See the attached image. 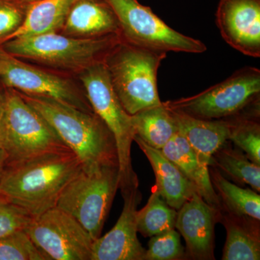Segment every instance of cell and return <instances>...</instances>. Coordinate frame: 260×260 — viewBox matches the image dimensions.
<instances>
[{
    "label": "cell",
    "mask_w": 260,
    "mask_h": 260,
    "mask_svg": "<svg viewBox=\"0 0 260 260\" xmlns=\"http://www.w3.org/2000/svg\"><path fill=\"white\" fill-rule=\"evenodd\" d=\"M81 169L71 150L9 162L0 180V196L36 218L56 207L65 186Z\"/></svg>",
    "instance_id": "obj_1"
},
{
    "label": "cell",
    "mask_w": 260,
    "mask_h": 260,
    "mask_svg": "<svg viewBox=\"0 0 260 260\" xmlns=\"http://www.w3.org/2000/svg\"><path fill=\"white\" fill-rule=\"evenodd\" d=\"M20 94L76 155L82 169L90 170L108 165L119 167L114 136L95 112H84L49 98Z\"/></svg>",
    "instance_id": "obj_2"
},
{
    "label": "cell",
    "mask_w": 260,
    "mask_h": 260,
    "mask_svg": "<svg viewBox=\"0 0 260 260\" xmlns=\"http://www.w3.org/2000/svg\"><path fill=\"white\" fill-rule=\"evenodd\" d=\"M120 41L119 34L85 39L54 32L16 38L0 47L22 60L60 70L67 75H78L92 65L104 62L108 54Z\"/></svg>",
    "instance_id": "obj_3"
},
{
    "label": "cell",
    "mask_w": 260,
    "mask_h": 260,
    "mask_svg": "<svg viewBox=\"0 0 260 260\" xmlns=\"http://www.w3.org/2000/svg\"><path fill=\"white\" fill-rule=\"evenodd\" d=\"M167 55L121 39L104 59L113 88L130 115L161 105L157 75Z\"/></svg>",
    "instance_id": "obj_4"
},
{
    "label": "cell",
    "mask_w": 260,
    "mask_h": 260,
    "mask_svg": "<svg viewBox=\"0 0 260 260\" xmlns=\"http://www.w3.org/2000/svg\"><path fill=\"white\" fill-rule=\"evenodd\" d=\"M93 112L104 121L115 140L121 190L138 186L133 170L131 147L135 136L132 115L126 112L117 97L104 62L89 67L78 75Z\"/></svg>",
    "instance_id": "obj_5"
},
{
    "label": "cell",
    "mask_w": 260,
    "mask_h": 260,
    "mask_svg": "<svg viewBox=\"0 0 260 260\" xmlns=\"http://www.w3.org/2000/svg\"><path fill=\"white\" fill-rule=\"evenodd\" d=\"M119 186L117 165L81 169L65 186L56 207L76 219L95 241L101 237Z\"/></svg>",
    "instance_id": "obj_6"
},
{
    "label": "cell",
    "mask_w": 260,
    "mask_h": 260,
    "mask_svg": "<svg viewBox=\"0 0 260 260\" xmlns=\"http://www.w3.org/2000/svg\"><path fill=\"white\" fill-rule=\"evenodd\" d=\"M6 111L2 148L8 162L70 150L40 113L14 89L5 88Z\"/></svg>",
    "instance_id": "obj_7"
},
{
    "label": "cell",
    "mask_w": 260,
    "mask_h": 260,
    "mask_svg": "<svg viewBox=\"0 0 260 260\" xmlns=\"http://www.w3.org/2000/svg\"><path fill=\"white\" fill-rule=\"evenodd\" d=\"M259 94L260 70L244 67L198 95L164 104L193 117L215 120L237 115L246 108L259 104Z\"/></svg>",
    "instance_id": "obj_8"
},
{
    "label": "cell",
    "mask_w": 260,
    "mask_h": 260,
    "mask_svg": "<svg viewBox=\"0 0 260 260\" xmlns=\"http://www.w3.org/2000/svg\"><path fill=\"white\" fill-rule=\"evenodd\" d=\"M117 17L122 40L151 50L201 54L204 43L174 30L138 0H107Z\"/></svg>",
    "instance_id": "obj_9"
},
{
    "label": "cell",
    "mask_w": 260,
    "mask_h": 260,
    "mask_svg": "<svg viewBox=\"0 0 260 260\" xmlns=\"http://www.w3.org/2000/svg\"><path fill=\"white\" fill-rule=\"evenodd\" d=\"M0 83L25 95L49 98L87 112H94L86 93L70 77L32 66L0 47Z\"/></svg>",
    "instance_id": "obj_10"
},
{
    "label": "cell",
    "mask_w": 260,
    "mask_h": 260,
    "mask_svg": "<svg viewBox=\"0 0 260 260\" xmlns=\"http://www.w3.org/2000/svg\"><path fill=\"white\" fill-rule=\"evenodd\" d=\"M47 260H90L94 240L76 219L57 207L32 219L25 229Z\"/></svg>",
    "instance_id": "obj_11"
},
{
    "label": "cell",
    "mask_w": 260,
    "mask_h": 260,
    "mask_svg": "<svg viewBox=\"0 0 260 260\" xmlns=\"http://www.w3.org/2000/svg\"><path fill=\"white\" fill-rule=\"evenodd\" d=\"M121 191L122 212L112 230L94 241L90 260H145L146 249L137 235L136 213L141 193L138 186Z\"/></svg>",
    "instance_id": "obj_12"
},
{
    "label": "cell",
    "mask_w": 260,
    "mask_h": 260,
    "mask_svg": "<svg viewBox=\"0 0 260 260\" xmlns=\"http://www.w3.org/2000/svg\"><path fill=\"white\" fill-rule=\"evenodd\" d=\"M215 15L229 46L244 55L260 57V0H220Z\"/></svg>",
    "instance_id": "obj_13"
},
{
    "label": "cell",
    "mask_w": 260,
    "mask_h": 260,
    "mask_svg": "<svg viewBox=\"0 0 260 260\" xmlns=\"http://www.w3.org/2000/svg\"><path fill=\"white\" fill-rule=\"evenodd\" d=\"M177 211L175 229L184 237L189 255L197 259H213L214 225L218 210L195 192Z\"/></svg>",
    "instance_id": "obj_14"
},
{
    "label": "cell",
    "mask_w": 260,
    "mask_h": 260,
    "mask_svg": "<svg viewBox=\"0 0 260 260\" xmlns=\"http://www.w3.org/2000/svg\"><path fill=\"white\" fill-rule=\"evenodd\" d=\"M60 34L77 39H96L120 35V28L107 0H73Z\"/></svg>",
    "instance_id": "obj_15"
},
{
    "label": "cell",
    "mask_w": 260,
    "mask_h": 260,
    "mask_svg": "<svg viewBox=\"0 0 260 260\" xmlns=\"http://www.w3.org/2000/svg\"><path fill=\"white\" fill-rule=\"evenodd\" d=\"M134 141L139 145L153 168L156 180L154 189L169 206L177 210L180 209L195 192H198L194 186L161 150L152 148L137 135Z\"/></svg>",
    "instance_id": "obj_16"
},
{
    "label": "cell",
    "mask_w": 260,
    "mask_h": 260,
    "mask_svg": "<svg viewBox=\"0 0 260 260\" xmlns=\"http://www.w3.org/2000/svg\"><path fill=\"white\" fill-rule=\"evenodd\" d=\"M168 109L175 120L178 133L185 138L200 160L209 167L213 154L229 140V121L226 119H198L179 111Z\"/></svg>",
    "instance_id": "obj_17"
},
{
    "label": "cell",
    "mask_w": 260,
    "mask_h": 260,
    "mask_svg": "<svg viewBox=\"0 0 260 260\" xmlns=\"http://www.w3.org/2000/svg\"><path fill=\"white\" fill-rule=\"evenodd\" d=\"M161 151L180 169L208 204L217 210L220 208V199L212 184L208 166L200 160L180 133L174 135Z\"/></svg>",
    "instance_id": "obj_18"
},
{
    "label": "cell",
    "mask_w": 260,
    "mask_h": 260,
    "mask_svg": "<svg viewBox=\"0 0 260 260\" xmlns=\"http://www.w3.org/2000/svg\"><path fill=\"white\" fill-rule=\"evenodd\" d=\"M73 2V0H42L28 5L23 25L11 39L60 32Z\"/></svg>",
    "instance_id": "obj_19"
},
{
    "label": "cell",
    "mask_w": 260,
    "mask_h": 260,
    "mask_svg": "<svg viewBox=\"0 0 260 260\" xmlns=\"http://www.w3.org/2000/svg\"><path fill=\"white\" fill-rule=\"evenodd\" d=\"M245 217L230 212L229 215H221L222 223L225 225L227 232L222 259H260L259 229L254 230L249 224L244 223Z\"/></svg>",
    "instance_id": "obj_20"
},
{
    "label": "cell",
    "mask_w": 260,
    "mask_h": 260,
    "mask_svg": "<svg viewBox=\"0 0 260 260\" xmlns=\"http://www.w3.org/2000/svg\"><path fill=\"white\" fill-rule=\"evenodd\" d=\"M132 118L135 135L157 150H161L178 133L172 113L164 103L140 111Z\"/></svg>",
    "instance_id": "obj_21"
},
{
    "label": "cell",
    "mask_w": 260,
    "mask_h": 260,
    "mask_svg": "<svg viewBox=\"0 0 260 260\" xmlns=\"http://www.w3.org/2000/svg\"><path fill=\"white\" fill-rule=\"evenodd\" d=\"M210 179L220 205L233 214L260 220V196L250 189H245L230 182L220 172L214 169Z\"/></svg>",
    "instance_id": "obj_22"
},
{
    "label": "cell",
    "mask_w": 260,
    "mask_h": 260,
    "mask_svg": "<svg viewBox=\"0 0 260 260\" xmlns=\"http://www.w3.org/2000/svg\"><path fill=\"white\" fill-rule=\"evenodd\" d=\"M228 141L213 154L210 166L215 164L234 180L248 184L259 192L260 165L251 161L246 154L229 147Z\"/></svg>",
    "instance_id": "obj_23"
},
{
    "label": "cell",
    "mask_w": 260,
    "mask_h": 260,
    "mask_svg": "<svg viewBox=\"0 0 260 260\" xmlns=\"http://www.w3.org/2000/svg\"><path fill=\"white\" fill-rule=\"evenodd\" d=\"M177 210L166 203L154 189L146 205L136 213L138 232L145 237H151L175 229Z\"/></svg>",
    "instance_id": "obj_24"
},
{
    "label": "cell",
    "mask_w": 260,
    "mask_h": 260,
    "mask_svg": "<svg viewBox=\"0 0 260 260\" xmlns=\"http://www.w3.org/2000/svg\"><path fill=\"white\" fill-rule=\"evenodd\" d=\"M243 112L227 118L230 124L229 140L242 149L251 161L260 165V125L259 112Z\"/></svg>",
    "instance_id": "obj_25"
},
{
    "label": "cell",
    "mask_w": 260,
    "mask_h": 260,
    "mask_svg": "<svg viewBox=\"0 0 260 260\" xmlns=\"http://www.w3.org/2000/svg\"><path fill=\"white\" fill-rule=\"evenodd\" d=\"M0 260H47L25 229L0 239Z\"/></svg>",
    "instance_id": "obj_26"
},
{
    "label": "cell",
    "mask_w": 260,
    "mask_h": 260,
    "mask_svg": "<svg viewBox=\"0 0 260 260\" xmlns=\"http://www.w3.org/2000/svg\"><path fill=\"white\" fill-rule=\"evenodd\" d=\"M184 253L180 235L174 229L151 237L148 243V249L145 252V260L182 259Z\"/></svg>",
    "instance_id": "obj_27"
},
{
    "label": "cell",
    "mask_w": 260,
    "mask_h": 260,
    "mask_svg": "<svg viewBox=\"0 0 260 260\" xmlns=\"http://www.w3.org/2000/svg\"><path fill=\"white\" fill-rule=\"evenodd\" d=\"M28 5L19 0H0V46L10 40L23 25Z\"/></svg>",
    "instance_id": "obj_28"
},
{
    "label": "cell",
    "mask_w": 260,
    "mask_h": 260,
    "mask_svg": "<svg viewBox=\"0 0 260 260\" xmlns=\"http://www.w3.org/2000/svg\"><path fill=\"white\" fill-rule=\"evenodd\" d=\"M32 218L22 208L0 196V239L26 229Z\"/></svg>",
    "instance_id": "obj_29"
},
{
    "label": "cell",
    "mask_w": 260,
    "mask_h": 260,
    "mask_svg": "<svg viewBox=\"0 0 260 260\" xmlns=\"http://www.w3.org/2000/svg\"><path fill=\"white\" fill-rule=\"evenodd\" d=\"M5 111H6V91L5 87L0 83V148L4 138Z\"/></svg>",
    "instance_id": "obj_30"
},
{
    "label": "cell",
    "mask_w": 260,
    "mask_h": 260,
    "mask_svg": "<svg viewBox=\"0 0 260 260\" xmlns=\"http://www.w3.org/2000/svg\"><path fill=\"white\" fill-rule=\"evenodd\" d=\"M8 162V157L6 153L3 148H0V180H1L2 176L4 172L5 168L6 167Z\"/></svg>",
    "instance_id": "obj_31"
},
{
    "label": "cell",
    "mask_w": 260,
    "mask_h": 260,
    "mask_svg": "<svg viewBox=\"0 0 260 260\" xmlns=\"http://www.w3.org/2000/svg\"><path fill=\"white\" fill-rule=\"evenodd\" d=\"M19 1L21 2L24 4L28 5L32 4V3H38V2L42 1V0H19Z\"/></svg>",
    "instance_id": "obj_32"
}]
</instances>
